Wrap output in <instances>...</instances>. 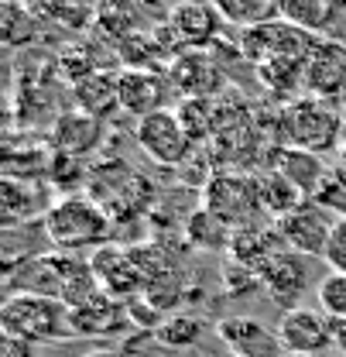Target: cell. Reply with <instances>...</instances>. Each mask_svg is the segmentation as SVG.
Returning <instances> with one entry per match:
<instances>
[{"label": "cell", "instance_id": "52a82bcc", "mask_svg": "<svg viewBox=\"0 0 346 357\" xmlns=\"http://www.w3.org/2000/svg\"><path fill=\"white\" fill-rule=\"evenodd\" d=\"M89 265L96 271V282L107 296L120 299V303H130L137 296H144V275L134 261L130 248H120V244H103L100 251L89 255Z\"/></svg>", "mask_w": 346, "mask_h": 357}, {"label": "cell", "instance_id": "2e32d148", "mask_svg": "<svg viewBox=\"0 0 346 357\" xmlns=\"http://www.w3.org/2000/svg\"><path fill=\"white\" fill-rule=\"evenodd\" d=\"M258 282L278 303L295 310L292 303H299V296L308 285V261H305V255H295V251H278L267 265L260 268Z\"/></svg>", "mask_w": 346, "mask_h": 357}, {"label": "cell", "instance_id": "f1b7e54d", "mask_svg": "<svg viewBox=\"0 0 346 357\" xmlns=\"http://www.w3.org/2000/svg\"><path fill=\"white\" fill-rule=\"evenodd\" d=\"M199 333H203V319H199V316H189V312H172V316H165L162 326L155 330L158 344L175 347V351L192 347V344L199 340Z\"/></svg>", "mask_w": 346, "mask_h": 357}, {"label": "cell", "instance_id": "4fadbf2b", "mask_svg": "<svg viewBox=\"0 0 346 357\" xmlns=\"http://www.w3.org/2000/svg\"><path fill=\"white\" fill-rule=\"evenodd\" d=\"M217 333L219 340L233 351V357H288V351L278 340V333L267 330L258 319H251V316L219 319Z\"/></svg>", "mask_w": 346, "mask_h": 357}, {"label": "cell", "instance_id": "277c9868", "mask_svg": "<svg viewBox=\"0 0 346 357\" xmlns=\"http://www.w3.org/2000/svg\"><path fill=\"white\" fill-rule=\"evenodd\" d=\"M288 124V144H299L305 151H329L343 141V117L333 107V100H319V96H302L292 103V110L285 114Z\"/></svg>", "mask_w": 346, "mask_h": 357}, {"label": "cell", "instance_id": "d6a6232c", "mask_svg": "<svg viewBox=\"0 0 346 357\" xmlns=\"http://www.w3.org/2000/svg\"><path fill=\"white\" fill-rule=\"evenodd\" d=\"M35 10L55 17V21H65L69 28H83V24H89V21L100 14L96 7H35Z\"/></svg>", "mask_w": 346, "mask_h": 357}, {"label": "cell", "instance_id": "6da1fadb", "mask_svg": "<svg viewBox=\"0 0 346 357\" xmlns=\"http://www.w3.org/2000/svg\"><path fill=\"white\" fill-rule=\"evenodd\" d=\"M42 230L58 255H79L83 248L100 251L103 244H110V213L89 196L76 192L55 199V206L42 220Z\"/></svg>", "mask_w": 346, "mask_h": 357}, {"label": "cell", "instance_id": "74e56055", "mask_svg": "<svg viewBox=\"0 0 346 357\" xmlns=\"http://www.w3.org/2000/svg\"><path fill=\"white\" fill-rule=\"evenodd\" d=\"M89 357H113V354H89Z\"/></svg>", "mask_w": 346, "mask_h": 357}, {"label": "cell", "instance_id": "836d02e7", "mask_svg": "<svg viewBox=\"0 0 346 357\" xmlns=\"http://www.w3.org/2000/svg\"><path fill=\"white\" fill-rule=\"evenodd\" d=\"M326 261L333 271H343L346 275V217L336 220V230L329 237V248H326Z\"/></svg>", "mask_w": 346, "mask_h": 357}, {"label": "cell", "instance_id": "603a6c76", "mask_svg": "<svg viewBox=\"0 0 346 357\" xmlns=\"http://www.w3.org/2000/svg\"><path fill=\"white\" fill-rule=\"evenodd\" d=\"M281 17L305 35H322L340 17V7L329 0H281Z\"/></svg>", "mask_w": 346, "mask_h": 357}, {"label": "cell", "instance_id": "cb8c5ba5", "mask_svg": "<svg viewBox=\"0 0 346 357\" xmlns=\"http://www.w3.org/2000/svg\"><path fill=\"white\" fill-rule=\"evenodd\" d=\"M217 7L226 24L244 28V31L281 21V3H274V0H217Z\"/></svg>", "mask_w": 346, "mask_h": 357}, {"label": "cell", "instance_id": "d590c367", "mask_svg": "<svg viewBox=\"0 0 346 357\" xmlns=\"http://www.w3.org/2000/svg\"><path fill=\"white\" fill-rule=\"evenodd\" d=\"M333 323V347L346 357V319H329Z\"/></svg>", "mask_w": 346, "mask_h": 357}, {"label": "cell", "instance_id": "8fae6325", "mask_svg": "<svg viewBox=\"0 0 346 357\" xmlns=\"http://www.w3.org/2000/svg\"><path fill=\"white\" fill-rule=\"evenodd\" d=\"M271 169L281 178H288V182L302 192V199H319L322 189L329 185V172H326L322 158H319L315 151L299 148V144H281V148H274Z\"/></svg>", "mask_w": 346, "mask_h": 357}, {"label": "cell", "instance_id": "8d00e7d4", "mask_svg": "<svg viewBox=\"0 0 346 357\" xmlns=\"http://www.w3.org/2000/svg\"><path fill=\"white\" fill-rule=\"evenodd\" d=\"M340 148H343V151H346V124H343V141H340Z\"/></svg>", "mask_w": 346, "mask_h": 357}, {"label": "cell", "instance_id": "7402d4cb", "mask_svg": "<svg viewBox=\"0 0 346 357\" xmlns=\"http://www.w3.org/2000/svg\"><path fill=\"white\" fill-rule=\"evenodd\" d=\"M226 255H230V261H233L237 268H244L247 275L258 278L260 268L278 255V251H274V234L264 230V227H244V230L233 234Z\"/></svg>", "mask_w": 346, "mask_h": 357}, {"label": "cell", "instance_id": "8992f818", "mask_svg": "<svg viewBox=\"0 0 346 357\" xmlns=\"http://www.w3.org/2000/svg\"><path fill=\"white\" fill-rule=\"evenodd\" d=\"M134 141L155 165H168V169L182 165L192 151V137L185 134L182 121L175 117V110H158V114L137 121Z\"/></svg>", "mask_w": 346, "mask_h": 357}, {"label": "cell", "instance_id": "5b68a950", "mask_svg": "<svg viewBox=\"0 0 346 357\" xmlns=\"http://www.w3.org/2000/svg\"><path fill=\"white\" fill-rule=\"evenodd\" d=\"M333 210H326L319 199H305L299 203L288 217L278 220V237L295 251V255H312V258H326V248H329V237L336 230Z\"/></svg>", "mask_w": 346, "mask_h": 357}, {"label": "cell", "instance_id": "e575fe53", "mask_svg": "<svg viewBox=\"0 0 346 357\" xmlns=\"http://www.w3.org/2000/svg\"><path fill=\"white\" fill-rule=\"evenodd\" d=\"M0 357H35V347L10 333H0Z\"/></svg>", "mask_w": 346, "mask_h": 357}, {"label": "cell", "instance_id": "e0dca14e", "mask_svg": "<svg viewBox=\"0 0 346 357\" xmlns=\"http://www.w3.org/2000/svg\"><path fill=\"white\" fill-rule=\"evenodd\" d=\"M305 86L308 96L329 100L346 93V48L343 45H319L305 59Z\"/></svg>", "mask_w": 346, "mask_h": 357}, {"label": "cell", "instance_id": "ac0fdd59", "mask_svg": "<svg viewBox=\"0 0 346 357\" xmlns=\"http://www.w3.org/2000/svg\"><path fill=\"white\" fill-rule=\"evenodd\" d=\"M72 312V330L76 337H103V333H120L130 323L127 316V303L107 296V292H96L89 303H83L79 310Z\"/></svg>", "mask_w": 346, "mask_h": 357}, {"label": "cell", "instance_id": "7c38bea8", "mask_svg": "<svg viewBox=\"0 0 346 357\" xmlns=\"http://www.w3.org/2000/svg\"><path fill=\"white\" fill-rule=\"evenodd\" d=\"M226 21L219 17L217 3H182V7L168 10V31H172L175 42L182 45L185 52L189 48L206 52L219 38V28Z\"/></svg>", "mask_w": 346, "mask_h": 357}, {"label": "cell", "instance_id": "ba28073f", "mask_svg": "<svg viewBox=\"0 0 346 357\" xmlns=\"http://www.w3.org/2000/svg\"><path fill=\"white\" fill-rule=\"evenodd\" d=\"M274 333H278V340H281V347L288 354L319 357L326 347H333V323L326 319V312L305 310V306L281 312Z\"/></svg>", "mask_w": 346, "mask_h": 357}, {"label": "cell", "instance_id": "4dcf8cb0", "mask_svg": "<svg viewBox=\"0 0 346 357\" xmlns=\"http://www.w3.org/2000/svg\"><path fill=\"white\" fill-rule=\"evenodd\" d=\"M315 299L319 310L326 312L329 319H346V275L343 271H326L322 282L315 285Z\"/></svg>", "mask_w": 346, "mask_h": 357}, {"label": "cell", "instance_id": "d4e9b609", "mask_svg": "<svg viewBox=\"0 0 346 357\" xmlns=\"http://www.w3.org/2000/svg\"><path fill=\"white\" fill-rule=\"evenodd\" d=\"M233 234H237V230H233L230 223L219 220L217 213H210L203 203H199V210L189 213V220H185L189 244H196V248H203V251H230Z\"/></svg>", "mask_w": 346, "mask_h": 357}, {"label": "cell", "instance_id": "30bf717a", "mask_svg": "<svg viewBox=\"0 0 346 357\" xmlns=\"http://www.w3.org/2000/svg\"><path fill=\"white\" fill-rule=\"evenodd\" d=\"M168 83L185 100H213L223 89V69L217 66L213 55L189 48V52L175 55V62L168 66Z\"/></svg>", "mask_w": 346, "mask_h": 357}, {"label": "cell", "instance_id": "1f68e13d", "mask_svg": "<svg viewBox=\"0 0 346 357\" xmlns=\"http://www.w3.org/2000/svg\"><path fill=\"white\" fill-rule=\"evenodd\" d=\"M130 255H134V261L141 268V275H144V282H151V278H158V275H165V271H175V261L172 255L165 251V248H158V244H130Z\"/></svg>", "mask_w": 346, "mask_h": 357}, {"label": "cell", "instance_id": "83f0119b", "mask_svg": "<svg viewBox=\"0 0 346 357\" xmlns=\"http://www.w3.org/2000/svg\"><path fill=\"white\" fill-rule=\"evenodd\" d=\"M175 117L182 121V128L192 137V144L217 134V110H213L210 100H182L175 107Z\"/></svg>", "mask_w": 346, "mask_h": 357}, {"label": "cell", "instance_id": "5bb4252c", "mask_svg": "<svg viewBox=\"0 0 346 357\" xmlns=\"http://www.w3.org/2000/svg\"><path fill=\"white\" fill-rule=\"evenodd\" d=\"M7 296H42V299L62 303V275H58L55 251L24 258L7 268Z\"/></svg>", "mask_w": 346, "mask_h": 357}, {"label": "cell", "instance_id": "f546056e", "mask_svg": "<svg viewBox=\"0 0 346 357\" xmlns=\"http://www.w3.org/2000/svg\"><path fill=\"white\" fill-rule=\"evenodd\" d=\"M182 296H185V285H182V271H178V268L158 275V278H151V282L144 285V299L162 312V316L178 310V306H182Z\"/></svg>", "mask_w": 346, "mask_h": 357}, {"label": "cell", "instance_id": "d6986e66", "mask_svg": "<svg viewBox=\"0 0 346 357\" xmlns=\"http://www.w3.org/2000/svg\"><path fill=\"white\" fill-rule=\"evenodd\" d=\"M103 137V121L89 117L83 110H69L55 121V151L69 155V158H83L89 155Z\"/></svg>", "mask_w": 346, "mask_h": 357}, {"label": "cell", "instance_id": "f35d334b", "mask_svg": "<svg viewBox=\"0 0 346 357\" xmlns=\"http://www.w3.org/2000/svg\"><path fill=\"white\" fill-rule=\"evenodd\" d=\"M288 357H312V354H288Z\"/></svg>", "mask_w": 346, "mask_h": 357}, {"label": "cell", "instance_id": "9a60e30c", "mask_svg": "<svg viewBox=\"0 0 346 357\" xmlns=\"http://www.w3.org/2000/svg\"><path fill=\"white\" fill-rule=\"evenodd\" d=\"M120 83V110H127L130 117L144 121L158 110H168L165 107V76L155 73V69H124L117 76Z\"/></svg>", "mask_w": 346, "mask_h": 357}, {"label": "cell", "instance_id": "ffe728a7", "mask_svg": "<svg viewBox=\"0 0 346 357\" xmlns=\"http://www.w3.org/2000/svg\"><path fill=\"white\" fill-rule=\"evenodd\" d=\"M76 103H79V110L89 114V117H96V121H103V117H110L113 110H120V83H117V76H110L107 69H96V73H89L86 79H79L76 86Z\"/></svg>", "mask_w": 346, "mask_h": 357}, {"label": "cell", "instance_id": "9c48e42d", "mask_svg": "<svg viewBox=\"0 0 346 357\" xmlns=\"http://www.w3.org/2000/svg\"><path fill=\"white\" fill-rule=\"evenodd\" d=\"M52 206H55V196H52L45 178L3 176V182H0V213H3V223H10V227L45 220Z\"/></svg>", "mask_w": 346, "mask_h": 357}, {"label": "cell", "instance_id": "44dd1931", "mask_svg": "<svg viewBox=\"0 0 346 357\" xmlns=\"http://www.w3.org/2000/svg\"><path fill=\"white\" fill-rule=\"evenodd\" d=\"M55 258H58V275H62V306L79 310L96 292H103L89 258H83V255H58V251H55Z\"/></svg>", "mask_w": 346, "mask_h": 357}, {"label": "cell", "instance_id": "484cf974", "mask_svg": "<svg viewBox=\"0 0 346 357\" xmlns=\"http://www.w3.org/2000/svg\"><path fill=\"white\" fill-rule=\"evenodd\" d=\"M258 196H260V210H264V213H271L274 220L288 217L299 203H305L302 192H299L288 178L278 176L274 169H267V172H260L258 176Z\"/></svg>", "mask_w": 346, "mask_h": 357}, {"label": "cell", "instance_id": "3957f363", "mask_svg": "<svg viewBox=\"0 0 346 357\" xmlns=\"http://www.w3.org/2000/svg\"><path fill=\"white\" fill-rule=\"evenodd\" d=\"M203 206L210 213H217L223 223H230L233 230L244 227H258L260 196H258V176H244V172H217L206 182L203 192Z\"/></svg>", "mask_w": 346, "mask_h": 357}, {"label": "cell", "instance_id": "4316f807", "mask_svg": "<svg viewBox=\"0 0 346 357\" xmlns=\"http://www.w3.org/2000/svg\"><path fill=\"white\" fill-rule=\"evenodd\" d=\"M35 35H38V10L3 0L0 3V42L17 48V45H28Z\"/></svg>", "mask_w": 346, "mask_h": 357}, {"label": "cell", "instance_id": "7a4b0ae2", "mask_svg": "<svg viewBox=\"0 0 346 357\" xmlns=\"http://www.w3.org/2000/svg\"><path fill=\"white\" fill-rule=\"evenodd\" d=\"M0 333H10L31 347L76 337L69 306L42 296H7L0 306Z\"/></svg>", "mask_w": 346, "mask_h": 357}]
</instances>
